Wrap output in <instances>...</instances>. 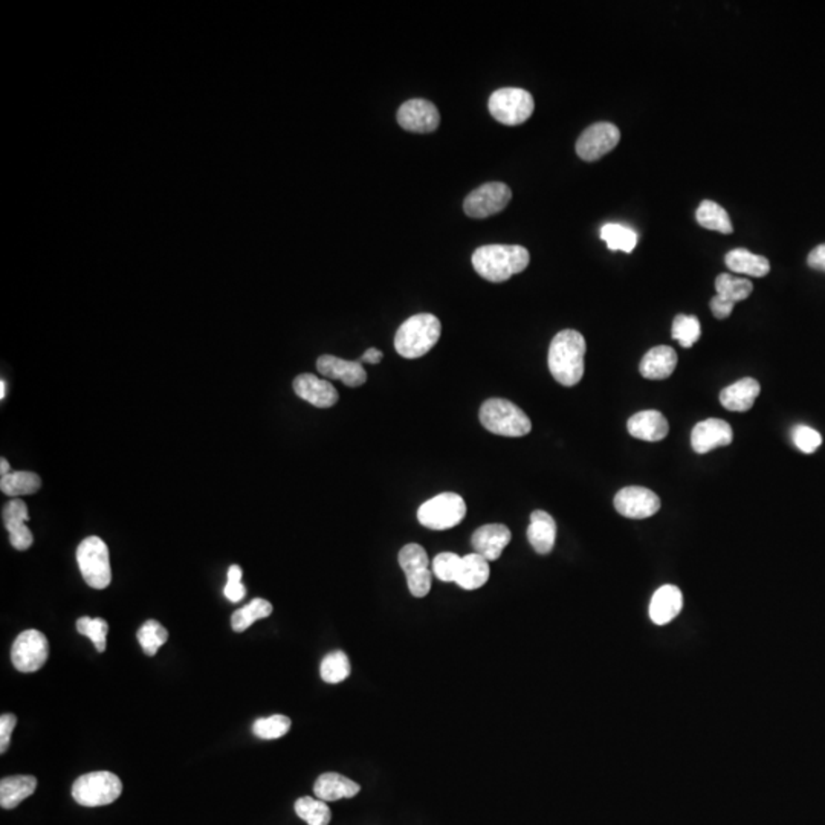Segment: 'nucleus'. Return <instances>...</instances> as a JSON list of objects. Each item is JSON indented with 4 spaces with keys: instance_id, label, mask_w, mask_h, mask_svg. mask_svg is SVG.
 <instances>
[{
    "instance_id": "obj_36",
    "label": "nucleus",
    "mask_w": 825,
    "mask_h": 825,
    "mask_svg": "<svg viewBox=\"0 0 825 825\" xmlns=\"http://www.w3.org/2000/svg\"><path fill=\"white\" fill-rule=\"evenodd\" d=\"M136 638H138V642L141 645L144 655L151 657V656L157 655L162 645L168 640V631L158 621L150 619V621H147L146 624L142 625L141 629L138 630Z\"/></svg>"
},
{
    "instance_id": "obj_16",
    "label": "nucleus",
    "mask_w": 825,
    "mask_h": 825,
    "mask_svg": "<svg viewBox=\"0 0 825 825\" xmlns=\"http://www.w3.org/2000/svg\"><path fill=\"white\" fill-rule=\"evenodd\" d=\"M2 520L8 534H10V543L15 550H26L32 546V532L26 526V521L30 520V513L26 508L25 502L21 498H13L4 506L2 511Z\"/></svg>"
},
{
    "instance_id": "obj_14",
    "label": "nucleus",
    "mask_w": 825,
    "mask_h": 825,
    "mask_svg": "<svg viewBox=\"0 0 825 825\" xmlns=\"http://www.w3.org/2000/svg\"><path fill=\"white\" fill-rule=\"evenodd\" d=\"M398 122L403 131L431 133L440 124V115L431 101L414 98L399 107Z\"/></svg>"
},
{
    "instance_id": "obj_17",
    "label": "nucleus",
    "mask_w": 825,
    "mask_h": 825,
    "mask_svg": "<svg viewBox=\"0 0 825 825\" xmlns=\"http://www.w3.org/2000/svg\"><path fill=\"white\" fill-rule=\"evenodd\" d=\"M292 385L298 398L318 408L333 407L340 399L337 388L333 387L332 384L311 373L298 375Z\"/></svg>"
},
{
    "instance_id": "obj_10",
    "label": "nucleus",
    "mask_w": 825,
    "mask_h": 825,
    "mask_svg": "<svg viewBox=\"0 0 825 825\" xmlns=\"http://www.w3.org/2000/svg\"><path fill=\"white\" fill-rule=\"evenodd\" d=\"M512 199V192L503 182H488L469 193L463 202V212L473 219H485L503 212Z\"/></svg>"
},
{
    "instance_id": "obj_12",
    "label": "nucleus",
    "mask_w": 825,
    "mask_h": 825,
    "mask_svg": "<svg viewBox=\"0 0 825 825\" xmlns=\"http://www.w3.org/2000/svg\"><path fill=\"white\" fill-rule=\"evenodd\" d=\"M621 141V131L612 122H594L581 133L576 141V153L583 161H598L613 150Z\"/></svg>"
},
{
    "instance_id": "obj_39",
    "label": "nucleus",
    "mask_w": 825,
    "mask_h": 825,
    "mask_svg": "<svg viewBox=\"0 0 825 825\" xmlns=\"http://www.w3.org/2000/svg\"><path fill=\"white\" fill-rule=\"evenodd\" d=\"M77 631L86 636V638H89L92 640V644L95 645L98 653L106 651V636L107 631H109V625H107L104 619H92L89 616H83V618L77 621Z\"/></svg>"
},
{
    "instance_id": "obj_33",
    "label": "nucleus",
    "mask_w": 825,
    "mask_h": 825,
    "mask_svg": "<svg viewBox=\"0 0 825 825\" xmlns=\"http://www.w3.org/2000/svg\"><path fill=\"white\" fill-rule=\"evenodd\" d=\"M601 239L607 243L612 251H624L627 254L633 251L638 245L636 231L619 223H605L604 227L601 228Z\"/></svg>"
},
{
    "instance_id": "obj_21",
    "label": "nucleus",
    "mask_w": 825,
    "mask_h": 825,
    "mask_svg": "<svg viewBox=\"0 0 825 825\" xmlns=\"http://www.w3.org/2000/svg\"><path fill=\"white\" fill-rule=\"evenodd\" d=\"M629 433L633 438L647 440V442H659L668 436V421L664 414L656 410H645L636 412L629 419L627 423Z\"/></svg>"
},
{
    "instance_id": "obj_22",
    "label": "nucleus",
    "mask_w": 825,
    "mask_h": 825,
    "mask_svg": "<svg viewBox=\"0 0 825 825\" xmlns=\"http://www.w3.org/2000/svg\"><path fill=\"white\" fill-rule=\"evenodd\" d=\"M760 392V383L757 379L743 377L720 393V403L730 412H749Z\"/></svg>"
},
{
    "instance_id": "obj_43",
    "label": "nucleus",
    "mask_w": 825,
    "mask_h": 825,
    "mask_svg": "<svg viewBox=\"0 0 825 825\" xmlns=\"http://www.w3.org/2000/svg\"><path fill=\"white\" fill-rule=\"evenodd\" d=\"M734 303L728 302V300L720 297V295H715L711 300V311H712L717 320H725V318L730 317V313L734 311Z\"/></svg>"
},
{
    "instance_id": "obj_24",
    "label": "nucleus",
    "mask_w": 825,
    "mask_h": 825,
    "mask_svg": "<svg viewBox=\"0 0 825 825\" xmlns=\"http://www.w3.org/2000/svg\"><path fill=\"white\" fill-rule=\"evenodd\" d=\"M677 366V353L668 346H657L648 352L640 361L639 372L647 379H666L675 373Z\"/></svg>"
},
{
    "instance_id": "obj_25",
    "label": "nucleus",
    "mask_w": 825,
    "mask_h": 825,
    "mask_svg": "<svg viewBox=\"0 0 825 825\" xmlns=\"http://www.w3.org/2000/svg\"><path fill=\"white\" fill-rule=\"evenodd\" d=\"M359 784L350 780L348 776L340 775L335 772H328L318 776L315 784H313V793L318 800L329 802V801L342 800V798H353L359 793Z\"/></svg>"
},
{
    "instance_id": "obj_11",
    "label": "nucleus",
    "mask_w": 825,
    "mask_h": 825,
    "mask_svg": "<svg viewBox=\"0 0 825 825\" xmlns=\"http://www.w3.org/2000/svg\"><path fill=\"white\" fill-rule=\"evenodd\" d=\"M398 559L407 578L410 594L416 598H425L431 590L433 576V572L430 570L427 550L419 544H407L401 548Z\"/></svg>"
},
{
    "instance_id": "obj_20",
    "label": "nucleus",
    "mask_w": 825,
    "mask_h": 825,
    "mask_svg": "<svg viewBox=\"0 0 825 825\" xmlns=\"http://www.w3.org/2000/svg\"><path fill=\"white\" fill-rule=\"evenodd\" d=\"M684 607V594L679 587L666 584L656 590L649 603V618L657 625H665L677 618Z\"/></svg>"
},
{
    "instance_id": "obj_18",
    "label": "nucleus",
    "mask_w": 825,
    "mask_h": 825,
    "mask_svg": "<svg viewBox=\"0 0 825 825\" xmlns=\"http://www.w3.org/2000/svg\"><path fill=\"white\" fill-rule=\"evenodd\" d=\"M512 534L508 526L500 523L485 524L471 537L474 552L482 555L488 561H495L503 554L504 548L511 543Z\"/></svg>"
},
{
    "instance_id": "obj_19",
    "label": "nucleus",
    "mask_w": 825,
    "mask_h": 825,
    "mask_svg": "<svg viewBox=\"0 0 825 825\" xmlns=\"http://www.w3.org/2000/svg\"><path fill=\"white\" fill-rule=\"evenodd\" d=\"M317 370L329 379H340L348 387H359L367 381V373L359 361H346L332 355L318 358Z\"/></svg>"
},
{
    "instance_id": "obj_13",
    "label": "nucleus",
    "mask_w": 825,
    "mask_h": 825,
    "mask_svg": "<svg viewBox=\"0 0 825 825\" xmlns=\"http://www.w3.org/2000/svg\"><path fill=\"white\" fill-rule=\"evenodd\" d=\"M614 509L627 519H648L659 512L660 498L642 486H627L614 495Z\"/></svg>"
},
{
    "instance_id": "obj_26",
    "label": "nucleus",
    "mask_w": 825,
    "mask_h": 825,
    "mask_svg": "<svg viewBox=\"0 0 825 825\" xmlns=\"http://www.w3.org/2000/svg\"><path fill=\"white\" fill-rule=\"evenodd\" d=\"M37 789V778L31 775L6 776L0 781V805L11 811L30 798Z\"/></svg>"
},
{
    "instance_id": "obj_5",
    "label": "nucleus",
    "mask_w": 825,
    "mask_h": 825,
    "mask_svg": "<svg viewBox=\"0 0 825 825\" xmlns=\"http://www.w3.org/2000/svg\"><path fill=\"white\" fill-rule=\"evenodd\" d=\"M77 563L81 576L92 589L103 590L112 581L111 557L107 544L100 537H87L77 548Z\"/></svg>"
},
{
    "instance_id": "obj_38",
    "label": "nucleus",
    "mask_w": 825,
    "mask_h": 825,
    "mask_svg": "<svg viewBox=\"0 0 825 825\" xmlns=\"http://www.w3.org/2000/svg\"><path fill=\"white\" fill-rule=\"evenodd\" d=\"M289 730H291V719L282 714L256 720L252 725V732L262 740H276L286 735Z\"/></svg>"
},
{
    "instance_id": "obj_23",
    "label": "nucleus",
    "mask_w": 825,
    "mask_h": 825,
    "mask_svg": "<svg viewBox=\"0 0 825 825\" xmlns=\"http://www.w3.org/2000/svg\"><path fill=\"white\" fill-rule=\"evenodd\" d=\"M528 539L537 554H550L557 539V523L554 517L544 511H534L530 513Z\"/></svg>"
},
{
    "instance_id": "obj_9",
    "label": "nucleus",
    "mask_w": 825,
    "mask_h": 825,
    "mask_svg": "<svg viewBox=\"0 0 825 825\" xmlns=\"http://www.w3.org/2000/svg\"><path fill=\"white\" fill-rule=\"evenodd\" d=\"M50 657V642L37 630H26L15 638L11 648V662L21 673H36Z\"/></svg>"
},
{
    "instance_id": "obj_31",
    "label": "nucleus",
    "mask_w": 825,
    "mask_h": 825,
    "mask_svg": "<svg viewBox=\"0 0 825 825\" xmlns=\"http://www.w3.org/2000/svg\"><path fill=\"white\" fill-rule=\"evenodd\" d=\"M272 604L267 599H252L249 604L245 605L242 609L236 610L231 616V627L236 633H242L245 630L249 629L258 619H265L271 616Z\"/></svg>"
},
{
    "instance_id": "obj_2",
    "label": "nucleus",
    "mask_w": 825,
    "mask_h": 825,
    "mask_svg": "<svg viewBox=\"0 0 825 825\" xmlns=\"http://www.w3.org/2000/svg\"><path fill=\"white\" fill-rule=\"evenodd\" d=\"M471 262L480 277L502 283L523 272L530 262V256L528 249L520 245H485L474 251Z\"/></svg>"
},
{
    "instance_id": "obj_49",
    "label": "nucleus",
    "mask_w": 825,
    "mask_h": 825,
    "mask_svg": "<svg viewBox=\"0 0 825 825\" xmlns=\"http://www.w3.org/2000/svg\"><path fill=\"white\" fill-rule=\"evenodd\" d=\"M6 384L5 381L0 383V399H5Z\"/></svg>"
},
{
    "instance_id": "obj_37",
    "label": "nucleus",
    "mask_w": 825,
    "mask_h": 825,
    "mask_svg": "<svg viewBox=\"0 0 825 825\" xmlns=\"http://www.w3.org/2000/svg\"><path fill=\"white\" fill-rule=\"evenodd\" d=\"M702 335V326L699 318L695 315L680 313L673 322V338L684 349H690L699 341Z\"/></svg>"
},
{
    "instance_id": "obj_29",
    "label": "nucleus",
    "mask_w": 825,
    "mask_h": 825,
    "mask_svg": "<svg viewBox=\"0 0 825 825\" xmlns=\"http://www.w3.org/2000/svg\"><path fill=\"white\" fill-rule=\"evenodd\" d=\"M695 219L699 222L700 227H703L704 230L719 231L721 234H732L734 232L730 214L717 202H702L699 208H697V212H695Z\"/></svg>"
},
{
    "instance_id": "obj_42",
    "label": "nucleus",
    "mask_w": 825,
    "mask_h": 825,
    "mask_svg": "<svg viewBox=\"0 0 825 825\" xmlns=\"http://www.w3.org/2000/svg\"><path fill=\"white\" fill-rule=\"evenodd\" d=\"M17 725L14 714H4L0 717V754H5L10 748L11 735Z\"/></svg>"
},
{
    "instance_id": "obj_4",
    "label": "nucleus",
    "mask_w": 825,
    "mask_h": 825,
    "mask_svg": "<svg viewBox=\"0 0 825 825\" xmlns=\"http://www.w3.org/2000/svg\"><path fill=\"white\" fill-rule=\"evenodd\" d=\"M480 423L491 433L503 438H523L530 433L532 422L528 414L508 399L485 401L478 412Z\"/></svg>"
},
{
    "instance_id": "obj_45",
    "label": "nucleus",
    "mask_w": 825,
    "mask_h": 825,
    "mask_svg": "<svg viewBox=\"0 0 825 825\" xmlns=\"http://www.w3.org/2000/svg\"><path fill=\"white\" fill-rule=\"evenodd\" d=\"M807 265L816 271L825 272V243L816 247L807 257Z\"/></svg>"
},
{
    "instance_id": "obj_44",
    "label": "nucleus",
    "mask_w": 825,
    "mask_h": 825,
    "mask_svg": "<svg viewBox=\"0 0 825 825\" xmlns=\"http://www.w3.org/2000/svg\"><path fill=\"white\" fill-rule=\"evenodd\" d=\"M223 594H225V596H227L231 603H239V601H242V599L245 598L247 587L243 585L242 581H231V579H228Z\"/></svg>"
},
{
    "instance_id": "obj_30",
    "label": "nucleus",
    "mask_w": 825,
    "mask_h": 825,
    "mask_svg": "<svg viewBox=\"0 0 825 825\" xmlns=\"http://www.w3.org/2000/svg\"><path fill=\"white\" fill-rule=\"evenodd\" d=\"M41 486V480L36 473L30 471H11L0 477V489L8 497H21L36 494Z\"/></svg>"
},
{
    "instance_id": "obj_34",
    "label": "nucleus",
    "mask_w": 825,
    "mask_h": 825,
    "mask_svg": "<svg viewBox=\"0 0 825 825\" xmlns=\"http://www.w3.org/2000/svg\"><path fill=\"white\" fill-rule=\"evenodd\" d=\"M295 813L307 825H329L332 820V811L329 805L313 796H303L295 802Z\"/></svg>"
},
{
    "instance_id": "obj_35",
    "label": "nucleus",
    "mask_w": 825,
    "mask_h": 825,
    "mask_svg": "<svg viewBox=\"0 0 825 825\" xmlns=\"http://www.w3.org/2000/svg\"><path fill=\"white\" fill-rule=\"evenodd\" d=\"M350 660L344 651H332L328 656H324L322 666H320V675L326 684H341L350 675Z\"/></svg>"
},
{
    "instance_id": "obj_7",
    "label": "nucleus",
    "mask_w": 825,
    "mask_h": 825,
    "mask_svg": "<svg viewBox=\"0 0 825 825\" xmlns=\"http://www.w3.org/2000/svg\"><path fill=\"white\" fill-rule=\"evenodd\" d=\"M488 109L504 126H520L534 113V96L519 87H503L489 96Z\"/></svg>"
},
{
    "instance_id": "obj_3",
    "label": "nucleus",
    "mask_w": 825,
    "mask_h": 825,
    "mask_svg": "<svg viewBox=\"0 0 825 825\" xmlns=\"http://www.w3.org/2000/svg\"><path fill=\"white\" fill-rule=\"evenodd\" d=\"M442 324L433 313H418L399 326L394 337V349L407 359L427 355L438 344Z\"/></svg>"
},
{
    "instance_id": "obj_46",
    "label": "nucleus",
    "mask_w": 825,
    "mask_h": 825,
    "mask_svg": "<svg viewBox=\"0 0 825 825\" xmlns=\"http://www.w3.org/2000/svg\"><path fill=\"white\" fill-rule=\"evenodd\" d=\"M383 358L384 355L381 350H377V349H368L367 352L364 353L359 363L379 364L383 361Z\"/></svg>"
},
{
    "instance_id": "obj_40",
    "label": "nucleus",
    "mask_w": 825,
    "mask_h": 825,
    "mask_svg": "<svg viewBox=\"0 0 825 825\" xmlns=\"http://www.w3.org/2000/svg\"><path fill=\"white\" fill-rule=\"evenodd\" d=\"M433 574L443 583H456L462 567V557L453 552H442L433 559Z\"/></svg>"
},
{
    "instance_id": "obj_8",
    "label": "nucleus",
    "mask_w": 825,
    "mask_h": 825,
    "mask_svg": "<svg viewBox=\"0 0 825 825\" xmlns=\"http://www.w3.org/2000/svg\"><path fill=\"white\" fill-rule=\"evenodd\" d=\"M467 515V503L458 494L443 493L419 508V523L431 530H447L458 526Z\"/></svg>"
},
{
    "instance_id": "obj_48",
    "label": "nucleus",
    "mask_w": 825,
    "mask_h": 825,
    "mask_svg": "<svg viewBox=\"0 0 825 825\" xmlns=\"http://www.w3.org/2000/svg\"><path fill=\"white\" fill-rule=\"evenodd\" d=\"M10 473H11V467H10V463H8V460H6V458H0V477H4V476H6V474H10Z\"/></svg>"
},
{
    "instance_id": "obj_47",
    "label": "nucleus",
    "mask_w": 825,
    "mask_h": 825,
    "mask_svg": "<svg viewBox=\"0 0 825 825\" xmlns=\"http://www.w3.org/2000/svg\"><path fill=\"white\" fill-rule=\"evenodd\" d=\"M242 567L240 566H231L228 569V579L231 581H242Z\"/></svg>"
},
{
    "instance_id": "obj_41",
    "label": "nucleus",
    "mask_w": 825,
    "mask_h": 825,
    "mask_svg": "<svg viewBox=\"0 0 825 825\" xmlns=\"http://www.w3.org/2000/svg\"><path fill=\"white\" fill-rule=\"evenodd\" d=\"M793 442L802 453L811 454L820 449L822 438L813 428L798 425L793 431Z\"/></svg>"
},
{
    "instance_id": "obj_32",
    "label": "nucleus",
    "mask_w": 825,
    "mask_h": 825,
    "mask_svg": "<svg viewBox=\"0 0 825 825\" xmlns=\"http://www.w3.org/2000/svg\"><path fill=\"white\" fill-rule=\"evenodd\" d=\"M715 289L717 295L725 298L728 302L737 304L739 302H745L754 291V285L748 278L734 277L730 274H720L715 278Z\"/></svg>"
},
{
    "instance_id": "obj_6",
    "label": "nucleus",
    "mask_w": 825,
    "mask_h": 825,
    "mask_svg": "<svg viewBox=\"0 0 825 825\" xmlns=\"http://www.w3.org/2000/svg\"><path fill=\"white\" fill-rule=\"evenodd\" d=\"M122 792V783L115 774L107 770L91 772L77 778L72 785V798L83 807H101L118 800Z\"/></svg>"
},
{
    "instance_id": "obj_27",
    "label": "nucleus",
    "mask_w": 825,
    "mask_h": 825,
    "mask_svg": "<svg viewBox=\"0 0 825 825\" xmlns=\"http://www.w3.org/2000/svg\"><path fill=\"white\" fill-rule=\"evenodd\" d=\"M725 263L735 274H743L750 277H765L770 272V262L765 256L754 254L745 248H737L728 252Z\"/></svg>"
},
{
    "instance_id": "obj_15",
    "label": "nucleus",
    "mask_w": 825,
    "mask_h": 825,
    "mask_svg": "<svg viewBox=\"0 0 825 825\" xmlns=\"http://www.w3.org/2000/svg\"><path fill=\"white\" fill-rule=\"evenodd\" d=\"M734 440L730 423L721 419H706L695 423L691 433V445L695 453L706 454L720 447H728Z\"/></svg>"
},
{
    "instance_id": "obj_1",
    "label": "nucleus",
    "mask_w": 825,
    "mask_h": 825,
    "mask_svg": "<svg viewBox=\"0 0 825 825\" xmlns=\"http://www.w3.org/2000/svg\"><path fill=\"white\" fill-rule=\"evenodd\" d=\"M585 340L574 329H566L555 335L548 348V370L557 383L574 387L583 379Z\"/></svg>"
},
{
    "instance_id": "obj_28",
    "label": "nucleus",
    "mask_w": 825,
    "mask_h": 825,
    "mask_svg": "<svg viewBox=\"0 0 825 825\" xmlns=\"http://www.w3.org/2000/svg\"><path fill=\"white\" fill-rule=\"evenodd\" d=\"M489 579L488 559L482 555L468 554L462 557V567L456 584L465 590H476L484 587Z\"/></svg>"
}]
</instances>
